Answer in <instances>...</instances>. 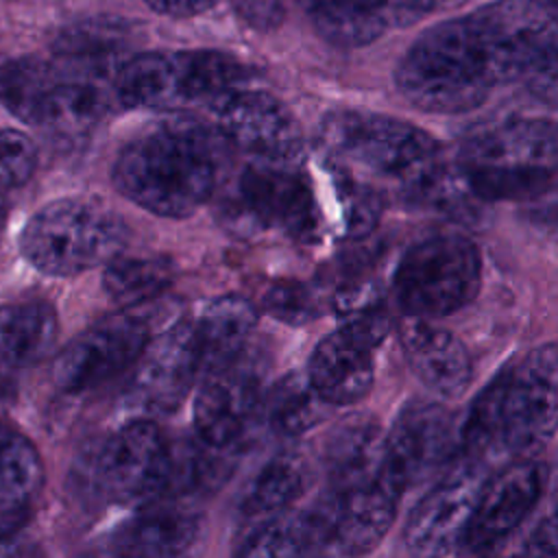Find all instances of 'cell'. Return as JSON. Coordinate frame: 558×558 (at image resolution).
I'll use <instances>...</instances> for the list:
<instances>
[{
    "label": "cell",
    "instance_id": "b9f144b4",
    "mask_svg": "<svg viewBox=\"0 0 558 558\" xmlns=\"http://www.w3.org/2000/svg\"><path fill=\"white\" fill-rule=\"evenodd\" d=\"M155 13L168 17H192L211 9L218 0H144Z\"/></svg>",
    "mask_w": 558,
    "mask_h": 558
},
{
    "label": "cell",
    "instance_id": "9a60e30c",
    "mask_svg": "<svg viewBox=\"0 0 558 558\" xmlns=\"http://www.w3.org/2000/svg\"><path fill=\"white\" fill-rule=\"evenodd\" d=\"M216 126L235 148L257 159L299 161L303 137L292 111L262 89H233L216 105Z\"/></svg>",
    "mask_w": 558,
    "mask_h": 558
},
{
    "label": "cell",
    "instance_id": "277c9868",
    "mask_svg": "<svg viewBox=\"0 0 558 558\" xmlns=\"http://www.w3.org/2000/svg\"><path fill=\"white\" fill-rule=\"evenodd\" d=\"M399 94L425 113H466L497 85L464 17L421 33L395 70Z\"/></svg>",
    "mask_w": 558,
    "mask_h": 558
},
{
    "label": "cell",
    "instance_id": "2e32d148",
    "mask_svg": "<svg viewBox=\"0 0 558 558\" xmlns=\"http://www.w3.org/2000/svg\"><path fill=\"white\" fill-rule=\"evenodd\" d=\"M547 486V469L530 458H514L486 477L477 497L464 551H488L508 538L534 510Z\"/></svg>",
    "mask_w": 558,
    "mask_h": 558
},
{
    "label": "cell",
    "instance_id": "60d3db41",
    "mask_svg": "<svg viewBox=\"0 0 558 558\" xmlns=\"http://www.w3.org/2000/svg\"><path fill=\"white\" fill-rule=\"evenodd\" d=\"M466 0H395L397 7V28L401 26H410L414 22H421L423 17L442 11V9H451L458 7Z\"/></svg>",
    "mask_w": 558,
    "mask_h": 558
},
{
    "label": "cell",
    "instance_id": "83f0119b",
    "mask_svg": "<svg viewBox=\"0 0 558 558\" xmlns=\"http://www.w3.org/2000/svg\"><path fill=\"white\" fill-rule=\"evenodd\" d=\"M307 464L299 453L283 451L268 460L248 484L240 510L242 514L259 523L264 519L286 512L307 486Z\"/></svg>",
    "mask_w": 558,
    "mask_h": 558
},
{
    "label": "cell",
    "instance_id": "7bdbcfd3",
    "mask_svg": "<svg viewBox=\"0 0 558 558\" xmlns=\"http://www.w3.org/2000/svg\"><path fill=\"white\" fill-rule=\"evenodd\" d=\"M9 368H11V366H7L4 362H0V395L9 390V384H11V381H9Z\"/></svg>",
    "mask_w": 558,
    "mask_h": 558
},
{
    "label": "cell",
    "instance_id": "7402d4cb",
    "mask_svg": "<svg viewBox=\"0 0 558 558\" xmlns=\"http://www.w3.org/2000/svg\"><path fill=\"white\" fill-rule=\"evenodd\" d=\"M371 351L338 329L314 347L305 373L329 405H349L360 401L373 386Z\"/></svg>",
    "mask_w": 558,
    "mask_h": 558
},
{
    "label": "cell",
    "instance_id": "f546056e",
    "mask_svg": "<svg viewBox=\"0 0 558 558\" xmlns=\"http://www.w3.org/2000/svg\"><path fill=\"white\" fill-rule=\"evenodd\" d=\"M126 46V28L116 20H89L65 28L54 50L59 59L76 68L74 76L92 78L105 72Z\"/></svg>",
    "mask_w": 558,
    "mask_h": 558
},
{
    "label": "cell",
    "instance_id": "d6a6232c",
    "mask_svg": "<svg viewBox=\"0 0 558 558\" xmlns=\"http://www.w3.org/2000/svg\"><path fill=\"white\" fill-rule=\"evenodd\" d=\"M266 416L275 432L299 436L318 425L329 403L316 392L307 373H290L281 377L266 395Z\"/></svg>",
    "mask_w": 558,
    "mask_h": 558
},
{
    "label": "cell",
    "instance_id": "7c38bea8",
    "mask_svg": "<svg viewBox=\"0 0 558 558\" xmlns=\"http://www.w3.org/2000/svg\"><path fill=\"white\" fill-rule=\"evenodd\" d=\"M172 464L163 432L148 418H135L107 438L96 460V477L111 501L144 506L170 486Z\"/></svg>",
    "mask_w": 558,
    "mask_h": 558
},
{
    "label": "cell",
    "instance_id": "30bf717a",
    "mask_svg": "<svg viewBox=\"0 0 558 558\" xmlns=\"http://www.w3.org/2000/svg\"><path fill=\"white\" fill-rule=\"evenodd\" d=\"M495 83L523 78L558 41L551 0H497L466 15Z\"/></svg>",
    "mask_w": 558,
    "mask_h": 558
},
{
    "label": "cell",
    "instance_id": "6da1fadb",
    "mask_svg": "<svg viewBox=\"0 0 558 558\" xmlns=\"http://www.w3.org/2000/svg\"><path fill=\"white\" fill-rule=\"evenodd\" d=\"M222 133L194 118H172L133 135L118 153L113 183L122 196L163 218H185L220 185Z\"/></svg>",
    "mask_w": 558,
    "mask_h": 558
},
{
    "label": "cell",
    "instance_id": "44dd1931",
    "mask_svg": "<svg viewBox=\"0 0 558 558\" xmlns=\"http://www.w3.org/2000/svg\"><path fill=\"white\" fill-rule=\"evenodd\" d=\"M386 434L366 414H353L333 425L325 440L323 462L333 490H351L373 482L384 466Z\"/></svg>",
    "mask_w": 558,
    "mask_h": 558
},
{
    "label": "cell",
    "instance_id": "1f68e13d",
    "mask_svg": "<svg viewBox=\"0 0 558 558\" xmlns=\"http://www.w3.org/2000/svg\"><path fill=\"white\" fill-rule=\"evenodd\" d=\"M338 329L375 349L390 331L386 296L375 281H357L340 288L331 301Z\"/></svg>",
    "mask_w": 558,
    "mask_h": 558
},
{
    "label": "cell",
    "instance_id": "d6986e66",
    "mask_svg": "<svg viewBox=\"0 0 558 558\" xmlns=\"http://www.w3.org/2000/svg\"><path fill=\"white\" fill-rule=\"evenodd\" d=\"M262 395L255 375L229 366L209 373L194 399V429L205 447L229 449L251 427Z\"/></svg>",
    "mask_w": 558,
    "mask_h": 558
},
{
    "label": "cell",
    "instance_id": "8d00e7d4",
    "mask_svg": "<svg viewBox=\"0 0 558 558\" xmlns=\"http://www.w3.org/2000/svg\"><path fill=\"white\" fill-rule=\"evenodd\" d=\"M37 166V146L35 142L17 131H0V187L11 190L24 185Z\"/></svg>",
    "mask_w": 558,
    "mask_h": 558
},
{
    "label": "cell",
    "instance_id": "ffe728a7",
    "mask_svg": "<svg viewBox=\"0 0 558 558\" xmlns=\"http://www.w3.org/2000/svg\"><path fill=\"white\" fill-rule=\"evenodd\" d=\"M399 338L410 371L427 390L442 399H458L466 392L473 366L458 336L432 325L427 318L408 316Z\"/></svg>",
    "mask_w": 558,
    "mask_h": 558
},
{
    "label": "cell",
    "instance_id": "f1b7e54d",
    "mask_svg": "<svg viewBox=\"0 0 558 558\" xmlns=\"http://www.w3.org/2000/svg\"><path fill=\"white\" fill-rule=\"evenodd\" d=\"M61 72L35 57L0 63V105L22 122L41 126Z\"/></svg>",
    "mask_w": 558,
    "mask_h": 558
},
{
    "label": "cell",
    "instance_id": "4dcf8cb0",
    "mask_svg": "<svg viewBox=\"0 0 558 558\" xmlns=\"http://www.w3.org/2000/svg\"><path fill=\"white\" fill-rule=\"evenodd\" d=\"M174 279L170 259L155 255H116L102 272L107 296L120 307H133L161 294Z\"/></svg>",
    "mask_w": 558,
    "mask_h": 558
},
{
    "label": "cell",
    "instance_id": "f35d334b",
    "mask_svg": "<svg viewBox=\"0 0 558 558\" xmlns=\"http://www.w3.org/2000/svg\"><path fill=\"white\" fill-rule=\"evenodd\" d=\"M527 92L549 105V107H558V41L554 44V48L523 76Z\"/></svg>",
    "mask_w": 558,
    "mask_h": 558
},
{
    "label": "cell",
    "instance_id": "cb8c5ba5",
    "mask_svg": "<svg viewBox=\"0 0 558 558\" xmlns=\"http://www.w3.org/2000/svg\"><path fill=\"white\" fill-rule=\"evenodd\" d=\"M316 33L333 46L360 48L397 28L395 0H305Z\"/></svg>",
    "mask_w": 558,
    "mask_h": 558
},
{
    "label": "cell",
    "instance_id": "8992f818",
    "mask_svg": "<svg viewBox=\"0 0 558 558\" xmlns=\"http://www.w3.org/2000/svg\"><path fill=\"white\" fill-rule=\"evenodd\" d=\"M242 65L216 50H155L126 59L116 72V94L131 109L174 111L216 105L238 89Z\"/></svg>",
    "mask_w": 558,
    "mask_h": 558
},
{
    "label": "cell",
    "instance_id": "5bb4252c",
    "mask_svg": "<svg viewBox=\"0 0 558 558\" xmlns=\"http://www.w3.org/2000/svg\"><path fill=\"white\" fill-rule=\"evenodd\" d=\"M456 453L453 414L436 401H408L386 434L384 469L403 488L447 469Z\"/></svg>",
    "mask_w": 558,
    "mask_h": 558
},
{
    "label": "cell",
    "instance_id": "3957f363",
    "mask_svg": "<svg viewBox=\"0 0 558 558\" xmlns=\"http://www.w3.org/2000/svg\"><path fill=\"white\" fill-rule=\"evenodd\" d=\"M456 170L477 201L541 198L558 174V124L506 118L482 126L462 140Z\"/></svg>",
    "mask_w": 558,
    "mask_h": 558
},
{
    "label": "cell",
    "instance_id": "8fae6325",
    "mask_svg": "<svg viewBox=\"0 0 558 558\" xmlns=\"http://www.w3.org/2000/svg\"><path fill=\"white\" fill-rule=\"evenodd\" d=\"M488 464L466 453L440 473L416 501L403 525V545L414 556H449L464 551L466 530L488 477Z\"/></svg>",
    "mask_w": 558,
    "mask_h": 558
},
{
    "label": "cell",
    "instance_id": "ab89813d",
    "mask_svg": "<svg viewBox=\"0 0 558 558\" xmlns=\"http://www.w3.org/2000/svg\"><path fill=\"white\" fill-rule=\"evenodd\" d=\"M238 15L257 31H272L283 22L286 0H233Z\"/></svg>",
    "mask_w": 558,
    "mask_h": 558
},
{
    "label": "cell",
    "instance_id": "ba28073f",
    "mask_svg": "<svg viewBox=\"0 0 558 558\" xmlns=\"http://www.w3.org/2000/svg\"><path fill=\"white\" fill-rule=\"evenodd\" d=\"M222 216L238 231H283L299 242H316L323 231L316 194L299 161L253 157L227 190Z\"/></svg>",
    "mask_w": 558,
    "mask_h": 558
},
{
    "label": "cell",
    "instance_id": "e0dca14e",
    "mask_svg": "<svg viewBox=\"0 0 558 558\" xmlns=\"http://www.w3.org/2000/svg\"><path fill=\"white\" fill-rule=\"evenodd\" d=\"M201 377L192 318H181L148 340L131 377V401L144 412L174 410Z\"/></svg>",
    "mask_w": 558,
    "mask_h": 558
},
{
    "label": "cell",
    "instance_id": "7a4b0ae2",
    "mask_svg": "<svg viewBox=\"0 0 558 558\" xmlns=\"http://www.w3.org/2000/svg\"><path fill=\"white\" fill-rule=\"evenodd\" d=\"M558 429V344H538L508 362L473 399L460 429V453L493 460L530 458Z\"/></svg>",
    "mask_w": 558,
    "mask_h": 558
},
{
    "label": "cell",
    "instance_id": "d4e9b609",
    "mask_svg": "<svg viewBox=\"0 0 558 558\" xmlns=\"http://www.w3.org/2000/svg\"><path fill=\"white\" fill-rule=\"evenodd\" d=\"M59 336L57 312L39 299H22L0 305V362L31 366L44 360Z\"/></svg>",
    "mask_w": 558,
    "mask_h": 558
},
{
    "label": "cell",
    "instance_id": "9c48e42d",
    "mask_svg": "<svg viewBox=\"0 0 558 558\" xmlns=\"http://www.w3.org/2000/svg\"><path fill=\"white\" fill-rule=\"evenodd\" d=\"M482 286V255L460 233L414 242L395 270V296L408 316L440 318L469 305Z\"/></svg>",
    "mask_w": 558,
    "mask_h": 558
},
{
    "label": "cell",
    "instance_id": "ac0fdd59",
    "mask_svg": "<svg viewBox=\"0 0 558 558\" xmlns=\"http://www.w3.org/2000/svg\"><path fill=\"white\" fill-rule=\"evenodd\" d=\"M333 493L336 510L327 554L360 556L375 549L386 536L405 488L381 466L373 482Z\"/></svg>",
    "mask_w": 558,
    "mask_h": 558
},
{
    "label": "cell",
    "instance_id": "d590c367",
    "mask_svg": "<svg viewBox=\"0 0 558 558\" xmlns=\"http://www.w3.org/2000/svg\"><path fill=\"white\" fill-rule=\"evenodd\" d=\"M270 316L286 325H305L320 316V296L303 281H277L264 296Z\"/></svg>",
    "mask_w": 558,
    "mask_h": 558
},
{
    "label": "cell",
    "instance_id": "4fadbf2b",
    "mask_svg": "<svg viewBox=\"0 0 558 558\" xmlns=\"http://www.w3.org/2000/svg\"><path fill=\"white\" fill-rule=\"evenodd\" d=\"M150 340L133 314H111L76 336L54 360L52 379L65 392H85L133 366Z\"/></svg>",
    "mask_w": 558,
    "mask_h": 558
},
{
    "label": "cell",
    "instance_id": "e575fe53",
    "mask_svg": "<svg viewBox=\"0 0 558 558\" xmlns=\"http://www.w3.org/2000/svg\"><path fill=\"white\" fill-rule=\"evenodd\" d=\"M338 201L342 209V229L347 238H364L368 235L381 216V201L379 196L364 183L355 181L353 177L340 172L338 174Z\"/></svg>",
    "mask_w": 558,
    "mask_h": 558
},
{
    "label": "cell",
    "instance_id": "f6af8a7d",
    "mask_svg": "<svg viewBox=\"0 0 558 558\" xmlns=\"http://www.w3.org/2000/svg\"><path fill=\"white\" fill-rule=\"evenodd\" d=\"M2 440H4V436H0V442H2Z\"/></svg>",
    "mask_w": 558,
    "mask_h": 558
},
{
    "label": "cell",
    "instance_id": "5b68a950",
    "mask_svg": "<svg viewBox=\"0 0 558 558\" xmlns=\"http://www.w3.org/2000/svg\"><path fill=\"white\" fill-rule=\"evenodd\" d=\"M320 144L329 155L392 179L410 192L442 170L440 148L427 131L384 113L331 111L320 122Z\"/></svg>",
    "mask_w": 558,
    "mask_h": 558
},
{
    "label": "cell",
    "instance_id": "52a82bcc",
    "mask_svg": "<svg viewBox=\"0 0 558 558\" xmlns=\"http://www.w3.org/2000/svg\"><path fill=\"white\" fill-rule=\"evenodd\" d=\"M122 246V220L81 198H59L39 207L20 231L26 262L52 277H72L107 264Z\"/></svg>",
    "mask_w": 558,
    "mask_h": 558
},
{
    "label": "cell",
    "instance_id": "836d02e7",
    "mask_svg": "<svg viewBox=\"0 0 558 558\" xmlns=\"http://www.w3.org/2000/svg\"><path fill=\"white\" fill-rule=\"evenodd\" d=\"M102 111L105 98L92 78L61 76L41 126L59 135H83L96 126Z\"/></svg>",
    "mask_w": 558,
    "mask_h": 558
},
{
    "label": "cell",
    "instance_id": "484cf974",
    "mask_svg": "<svg viewBox=\"0 0 558 558\" xmlns=\"http://www.w3.org/2000/svg\"><path fill=\"white\" fill-rule=\"evenodd\" d=\"M196 532V519L187 512L174 508L150 510L120 525L111 547L122 556H177L194 543Z\"/></svg>",
    "mask_w": 558,
    "mask_h": 558
},
{
    "label": "cell",
    "instance_id": "4316f807",
    "mask_svg": "<svg viewBox=\"0 0 558 558\" xmlns=\"http://www.w3.org/2000/svg\"><path fill=\"white\" fill-rule=\"evenodd\" d=\"M44 486V464L35 445L24 436L0 442V530L26 517Z\"/></svg>",
    "mask_w": 558,
    "mask_h": 558
},
{
    "label": "cell",
    "instance_id": "74e56055",
    "mask_svg": "<svg viewBox=\"0 0 558 558\" xmlns=\"http://www.w3.org/2000/svg\"><path fill=\"white\" fill-rule=\"evenodd\" d=\"M549 493V510L541 519V523L530 532L523 554L532 556H558V462L554 471H547Z\"/></svg>",
    "mask_w": 558,
    "mask_h": 558
},
{
    "label": "cell",
    "instance_id": "603a6c76",
    "mask_svg": "<svg viewBox=\"0 0 558 558\" xmlns=\"http://www.w3.org/2000/svg\"><path fill=\"white\" fill-rule=\"evenodd\" d=\"M257 323L255 305L238 294L216 296L192 316L194 338L201 357V375L207 377L235 362Z\"/></svg>",
    "mask_w": 558,
    "mask_h": 558
},
{
    "label": "cell",
    "instance_id": "ee69618b",
    "mask_svg": "<svg viewBox=\"0 0 558 558\" xmlns=\"http://www.w3.org/2000/svg\"><path fill=\"white\" fill-rule=\"evenodd\" d=\"M551 2H554V4H556V7H558V0H551Z\"/></svg>",
    "mask_w": 558,
    "mask_h": 558
}]
</instances>
